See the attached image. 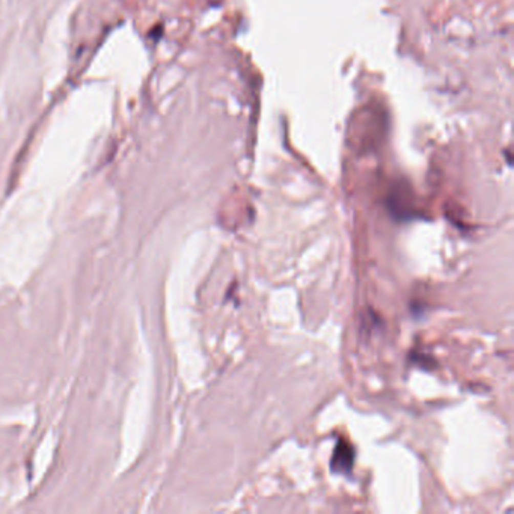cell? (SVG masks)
<instances>
[{"mask_svg":"<svg viewBox=\"0 0 514 514\" xmlns=\"http://www.w3.org/2000/svg\"><path fill=\"white\" fill-rule=\"evenodd\" d=\"M354 463V449L347 440H339L335 446L330 466L335 474H349Z\"/></svg>","mask_w":514,"mask_h":514,"instance_id":"6da1fadb","label":"cell"}]
</instances>
